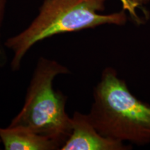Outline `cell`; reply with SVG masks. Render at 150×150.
Listing matches in <instances>:
<instances>
[{"instance_id": "1", "label": "cell", "mask_w": 150, "mask_h": 150, "mask_svg": "<svg viewBox=\"0 0 150 150\" xmlns=\"http://www.w3.org/2000/svg\"><path fill=\"white\" fill-rule=\"evenodd\" d=\"M106 0H44L38 14L18 34L8 38L4 46L12 52L11 70L18 71L28 52L37 43L62 33L105 25L126 24V11L102 14Z\"/></svg>"}, {"instance_id": "2", "label": "cell", "mask_w": 150, "mask_h": 150, "mask_svg": "<svg viewBox=\"0 0 150 150\" xmlns=\"http://www.w3.org/2000/svg\"><path fill=\"white\" fill-rule=\"evenodd\" d=\"M89 119L102 136L122 142H150V105L138 99L112 67L94 88Z\"/></svg>"}, {"instance_id": "3", "label": "cell", "mask_w": 150, "mask_h": 150, "mask_svg": "<svg viewBox=\"0 0 150 150\" xmlns=\"http://www.w3.org/2000/svg\"><path fill=\"white\" fill-rule=\"evenodd\" d=\"M70 73L68 67L56 60L39 58L22 109L8 126L27 127L63 147L72 131V120L66 112L67 97L55 91L53 83L58 76Z\"/></svg>"}, {"instance_id": "4", "label": "cell", "mask_w": 150, "mask_h": 150, "mask_svg": "<svg viewBox=\"0 0 150 150\" xmlns=\"http://www.w3.org/2000/svg\"><path fill=\"white\" fill-rule=\"evenodd\" d=\"M72 131L61 150H128L131 145L102 136L90 120L88 114L75 111Z\"/></svg>"}, {"instance_id": "5", "label": "cell", "mask_w": 150, "mask_h": 150, "mask_svg": "<svg viewBox=\"0 0 150 150\" xmlns=\"http://www.w3.org/2000/svg\"><path fill=\"white\" fill-rule=\"evenodd\" d=\"M0 140L5 150H61L59 142L27 127H0Z\"/></svg>"}, {"instance_id": "6", "label": "cell", "mask_w": 150, "mask_h": 150, "mask_svg": "<svg viewBox=\"0 0 150 150\" xmlns=\"http://www.w3.org/2000/svg\"><path fill=\"white\" fill-rule=\"evenodd\" d=\"M122 6V9L128 13L131 20L137 24L142 23V19L138 13V11L143 10V6L149 0H120Z\"/></svg>"}, {"instance_id": "7", "label": "cell", "mask_w": 150, "mask_h": 150, "mask_svg": "<svg viewBox=\"0 0 150 150\" xmlns=\"http://www.w3.org/2000/svg\"><path fill=\"white\" fill-rule=\"evenodd\" d=\"M6 3V0H0V33H1V27L2 25L4 17ZM0 35H1V33H0Z\"/></svg>"}, {"instance_id": "8", "label": "cell", "mask_w": 150, "mask_h": 150, "mask_svg": "<svg viewBox=\"0 0 150 150\" xmlns=\"http://www.w3.org/2000/svg\"><path fill=\"white\" fill-rule=\"evenodd\" d=\"M6 61V58L4 51L0 47V67H2L5 65Z\"/></svg>"}]
</instances>
